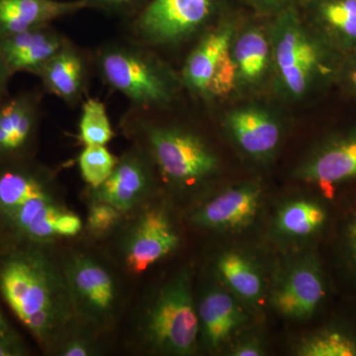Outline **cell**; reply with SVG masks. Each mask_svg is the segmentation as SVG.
<instances>
[{
	"label": "cell",
	"instance_id": "1",
	"mask_svg": "<svg viewBox=\"0 0 356 356\" xmlns=\"http://www.w3.org/2000/svg\"><path fill=\"white\" fill-rule=\"evenodd\" d=\"M0 252V295L16 318L50 355L74 318L60 243L3 241Z\"/></svg>",
	"mask_w": 356,
	"mask_h": 356
},
{
	"label": "cell",
	"instance_id": "2",
	"mask_svg": "<svg viewBox=\"0 0 356 356\" xmlns=\"http://www.w3.org/2000/svg\"><path fill=\"white\" fill-rule=\"evenodd\" d=\"M57 172L36 159L0 165V235L3 241L58 243L81 235Z\"/></svg>",
	"mask_w": 356,
	"mask_h": 356
},
{
	"label": "cell",
	"instance_id": "3",
	"mask_svg": "<svg viewBox=\"0 0 356 356\" xmlns=\"http://www.w3.org/2000/svg\"><path fill=\"white\" fill-rule=\"evenodd\" d=\"M124 137L153 161L161 189L184 195L197 191L219 168V159L195 129L159 118L156 109L129 106L122 115Z\"/></svg>",
	"mask_w": 356,
	"mask_h": 356
},
{
	"label": "cell",
	"instance_id": "4",
	"mask_svg": "<svg viewBox=\"0 0 356 356\" xmlns=\"http://www.w3.org/2000/svg\"><path fill=\"white\" fill-rule=\"evenodd\" d=\"M60 257L74 317L111 339L130 305V283L99 243L83 236L60 243Z\"/></svg>",
	"mask_w": 356,
	"mask_h": 356
},
{
	"label": "cell",
	"instance_id": "5",
	"mask_svg": "<svg viewBox=\"0 0 356 356\" xmlns=\"http://www.w3.org/2000/svg\"><path fill=\"white\" fill-rule=\"evenodd\" d=\"M199 332L191 273L184 268L133 309L126 346L133 353L191 355Z\"/></svg>",
	"mask_w": 356,
	"mask_h": 356
},
{
	"label": "cell",
	"instance_id": "6",
	"mask_svg": "<svg viewBox=\"0 0 356 356\" xmlns=\"http://www.w3.org/2000/svg\"><path fill=\"white\" fill-rule=\"evenodd\" d=\"M92 60L102 81L125 96L129 106L135 108L170 106L184 88L181 77L151 48L129 38L102 44L92 54Z\"/></svg>",
	"mask_w": 356,
	"mask_h": 356
},
{
	"label": "cell",
	"instance_id": "7",
	"mask_svg": "<svg viewBox=\"0 0 356 356\" xmlns=\"http://www.w3.org/2000/svg\"><path fill=\"white\" fill-rule=\"evenodd\" d=\"M309 32L297 4L277 13L271 57L281 88L292 98L306 95L317 81L339 76L343 64L339 54Z\"/></svg>",
	"mask_w": 356,
	"mask_h": 356
},
{
	"label": "cell",
	"instance_id": "8",
	"mask_svg": "<svg viewBox=\"0 0 356 356\" xmlns=\"http://www.w3.org/2000/svg\"><path fill=\"white\" fill-rule=\"evenodd\" d=\"M168 202L159 194L128 213L113 235L102 243L133 282L172 257L181 245V234Z\"/></svg>",
	"mask_w": 356,
	"mask_h": 356
},
{
	"label": "cell",
	"instance_id": "9",
	"mask_svg": "<svg viewBox=\"0 0 356 356\" xmlns=\"http://www.w3.org/2000/svg\"><path fill=\"white\" fill-rule=\"evenodd\" d=\"M219 0H149L129 18V39L153 47L175 46L200 31Z\"/></svg>",
	"mask_w": 356,
	"mask_h": 356
},
{
	"label": "cell",
	"instance_id": "10",
	"mask_svg": "<svg viewBox=\"0 0 356 356\" xmlns=\"http://www.w3.org/2000/svg\"><path fill=\"white\" fill-rule=\"evenodd\" d=\"M235 26L220 24L203 36L182 67V84L191 95L210 99L228 95L238 83L232 47Z\"/></svg>",
	"mask_w": 356,
	"mask_h": 356
},
{
	"label": "cell",
	"instance_id": "11",
	"mask_svg": "<svg viewBox=\"0 0 356 356\" xmlns=\"http://www.w3.org/2000/svg\"><path fill=\"white\" fill-rule=\"evenodd\" d=\"M161 182L153 161L136 145L130 144L115 165L113 172L99 186H86L84 202L100 201L114 206L124 215L159 195Z\"/></svg>",
	"mask_w": 356,
	"mask_h": 356
},
{
	"label": "cell",
	"instance_id": "12",
	"mask_svg": "<svg viewBox=\"0 0 356 356\" xmlns=\"http://www.w3.org/2000/svg\"><path fill=\"white\" fill-rule=\"evenodd\" d=\"M43 96L44 89H29L0 105V165L36 156Z\"/></svg>",
	"mask_w": 356,
	"mask_h": 356
},
{
	"label": "cell",
	"instance_id": "13",
	"mask_svg": "<svg viewBox=\"0 0 356 356\" xmlns=\"http://www.w3.org/2000/svg\"><path fill=\"white\" fill-rule=\"evenodd\" d=\"M298 177L325 194L356 181V126L325 140L300 168Z\"/></svg>",
	"mask_w": 356,
	"mask_h": 356
},
{
	"label": "cell",
	"instance_id": "14",
	"mask_svg": "<svg viewBox=\"0 0 356 356\" xmlns=\"http://www.w3.org/2000/svg\"><path fill=\"white\" fill-rule=\"evenodd\" d=\"M329 296V284L320 261L311 257L295 267L274 293L276 310L284 317L307 320L313 317Z\"/></svg>",
	"mask_w": 356,
	"mask_h": 356
},
{
	"label": "cell",
	"instance_id": "15",
	"mask_svg": "<svg viewBox=\"0 0 356 356\" xmlns=\"http://www.w3.org/2000/svg\"><path fill=\"white\" fill-rule=\"evenodd\" d=\"M92 65V55L69 40L37 76L44 91L74 107L88 95Z\"/></svg>",
	"mask_w": 356,
	"mask_h": 356
},
{
	"label": "cell",
	"instance_id": "16",
	"mask_svg": "<svg viewBox=\"0 0 356 356\" xmlns=\"http://www.w3.org/2000/svg\"><path fill=\"white\" fill-rule=\"evenodd\" d=\"M261 194L259 185H238L199 205L187 216V221L194 228L203 229L243 228L257 216Z\"/></svg>",
	"mask_w": 356,
	"mask_h": 356
},
{
	"label": "cell",
	"instance_id": "17",
	"mask_svg": "<svg viewBox=\"0 0 356 356\" xmlns=\"http://www.w3.org/2000/svg\"><path fill=\"white\" fill-rule=\"evenodd\" d=\"M69 40L53 24L0 37V58L13 76L28 72L37 76Z\"/></svg>",
	"mask_w": 356,
	"mask_h": 356
},
{
	"label": "cell",
	"instance_id": "18",
	"mask_svg": "<svg viewBox=\"0 0 356 356\" xmlns=\"http://www.w3.org/2000/svg\"><path fill=\"white\" fill-rule=\"evenodd\" d=\"M318 36L341 57L356 55V0H297Z\"/></svg>",
	"mask_w": 356,
	"mask_h": 356
},
{
	"label": "cell",
	"instance_id": "19",
	"mask_svg": "<svg viewBox=\"0 0 356 356\" xmlns=\"http://www.w3.org/2000/svg\"><path fill=\"white\" fill-rule=\"evenodd\" d=\"M84 9V0H0V37L53 24Z\"/></svg>",
	"mask_w": 356,
	"mask_h": 356
},
{
	"label": "cell",
	"instance_id": "20",
	"mask_svg": "<svg viewBox=\"0 0 356 356\" xmlns=\"http://www.w3.org/2000/svg\"><path fill=\"white\" fill-rule=\"evenodd\" d=\"M226 125L236 144L252 158H268L280 145V124L273 115L259 107L233 110L227 115Z\"/></svg>",
	"mask_w": 356,
	"mask_h": 356
},
{
	"label": "cell",
	"instance_id": "21",
	"mask_svg": "<svg viewBox=\"0 0 356 356\" xmlns=\"http://www.w3.org/2000/svg\"><path fill=\"white\" fill-rule=\"evenodd\" d=\"M199 329L204 341L212 348H218L245 321V316L236 302L227 293L211 290L196 303Z\"/></svg>",
	"mask_w": 356,
	"mask_h": 356
},
{
	"label": "cell",
	"instance_id": "22",
	"mask_svg": "<svg viewBox=\"0 0 356 356\" xmlns=\"http://www.w3.org/2000/svg\"><path fill=\"white\" fill-rule=\"evenodd\" d=\"M238 81L254 84L266 74L271 57V47L266 35L259 28H248L232 47Z\"/></svg>",
	"mask_w": 356,
	"mask_h": 356
},
{
	"label": "cell",
	"instance_id": "23",
	"mask_svg": "<svg viewBox=\"0 0 356 356\" xmlns=\"http://www.w3.org/2000/svg\"><path fill=\"white\" fill-rule=\"evenodd\" d=\"M330 220L331 213L327 204L303 199L286 204L278 214L277 225L284 235L307 238L323 233Z\"/></svg>",
	"mask_w": 356,
	"mask_h": 356
},
{
	"label": "cell",
	"instance_id": "24",
	"mask_svg": "<svg viewBox=\"0 0 356 356\" xmlns=\"http://www.w3.org/2000/svg\"><path fill=\"white\" fill-rule=\"evenodd\" d=\"M301 356H356V325L332 323L303 341Z\"/></svg>",
	"mask_w": 356,
	"mask_h": 356
},
{
	"label": "cell",
	"instance_id": "25",
	"mask_svg": "<svg viewBox=\"0 0 356 356\" xmlns=\"http://www.w3.org/2000/svg\"><path fill=\"white\" fill-rule=\"evenodd\" d=\"M217 269L225 282L238 296L250 302L259 299L262 280L247 257L238 252H227L218 259Z\"/></svg>",
	"mask_w": 356,
	"mask_h": 356
},
{
	"label": "cell",
	"instance_id": "26",
	"mask_svg": "<svg viewBox=\"0 0 356 356\" xmlns=\"http://www.w3.org/2000/svg\"><path fill=\"white\" fill-rule=\"evenodd\" d=\"M110 339L74 318L58 337L51 356H102L108 351Z\"/></svg>",
	"mask_w": 356,
	"mask_h": 356
},
{
	"label": "cell",
	"instance_id": "27",
	"mask_svg": "<svg viewBox=\"0 0 356 356\" xmlns=\"http://www.w3.org/2000/svg\"><path fill=\"white\" fill-rule=\"evenodd\" d=\"M106 106L97 98L86 97L81 103L77 139L83 147L107 146L114 139Z\"/></svg>",
	"mask_w": 356,
	"mask_h": 356
},
{
	"label": "cell",
	"instance_id": "28",
	"mask_svg": "<svg viewBox=\"0 0 356 356\" xmlns=\"http://www.w3.org/2000/svg\"><path fill=\"white\" fill-rule=\"evenodd\" d=\"M88 214L81 236L96 243L106 242L120 226L125 215L108 203L88 201Z\"/></svg>",
	"mask_w": 356,
	"mask_h": 356
},
{
	"label": "cell",
	"instance_id": "29",
	"mask_svg": "<svg viewBox=\"0 0 356 356\" xmlns=\"http://www.w3.org/2000/svg\"><path fill=\"white\" fill-rule=\"evenodd\" d=\"M118 161V156H114L106 146L83 147L77 158L79 172L86 186L95 187L102 184Z\"/></svg>",
	"mask_w": 356,
	"mask_h": 356
},
{
	"label": "cell",
	"instance_id": "30",
	"mask_svg": "<svg viewBox=\"0 0 356 356\" xmlns=\"http://www.w3.org/2000/svg\"><path fill=\"white\" fill-rule=\"evenodd\" d=\"M337 248L344 273L356 290V200L348 206L337 226Z\"/></svg>",
	"mask_w": 356,
	"mask_h": 356
},
{
	"label": "cell",
	"instance_id": "31",
	"mask_svg": "<svg viewBox=\"0 0 356 356\" xmlns=\"http://www.w3.org/2000/svg\"><path fill=\"white\" fill-rule=\"evenodd\" d=\"M88 9L102 11L109 15L131 18L143 8L149 0H84Z\"/></svg>",
	"mask_w": 356,
	"mask_h": 356
},
{
	"label": "cell",
	"instance_id": "32",
	"mask_svg": "<svg viewBox=\"0 0 356 356\" xmlns=\"http://www.w3.org/2000/svg\"><path fill=\"white\" fill-rule=\"evenodd\" d=\"M30 351L19 334L14 330L0 332V356H26Z\"/></svg>",
	"mask_w": 356,
	"mask_h": 356
},
{
	"label": "cell",
	"instance_id": "33",
	"mask_svg": "<svg viewBox=\"0 0 356 356\" xmlns=\"http://www.w3.org/2000/svg\"><path fill=\"white\" fill-rule=\"evenodd\" d=\"M339 76L343 77L356 95V55L343 58Z\"/></svg>",
	"mask_w": 356,
	"mask_h": 356
},
{
	"label": "cell",
	"instance_id": "34",
	"mask_svg": "<svg viewBox=\"0 0 356 356\" xmlns=\"http://www.w3.org/2000/svg\"><path fill=\"white\" fill-rule=\"evenodd\" d=\"M257 8L269 13H280L288 6L296 4L297 0H248Z\"/></svg>",
	"mask_w": 356,
	"mask_h": 356
},
{
	"label": "cell",
	"instance_id": "35",
	"mask_svg": "<svg viewBox=\"0 0 356 356\" xmlns=\"http://www.w3.org/2000/svg\"><path fill=\"white\" fill-rule=\"evenodd\" d=\"M13 76L2 58H0V105L9 97L8 84Z\"/></svg>",
	"mask_w": 356,
	"mask_h": 356
},
{
	"label": "cell",
	"instance_id": "36",
	"mask_svg": "<svg viewBox=\"0 0 356 356\" xmlns=\"http://www.w3.org/2000/svg\"><path fill=\"white\" fill-rule=\"evenodd\" d=\"M262 355L261 348L254 343H245L236 346L232 355L259 356Z\"/></svg>",
	"mask_w": 356,
	"mask_h": 356
},
{
	"label": "cell",
	"instance_id": "37",
	"mask_svg": "<svg viewBox=\"0 0 356 356\" xmlns=\"http://www.w3.org/2000/svg\"><path fill=\"white\" fill-rule=\"evenodd\" d=\"M9 327H10V325L7 323L6 318H4L3 314L0 310V332L9 329Z\"/></svg>",
	"mask_w": 356,
	"mask_h": 356
}]
</instances>
